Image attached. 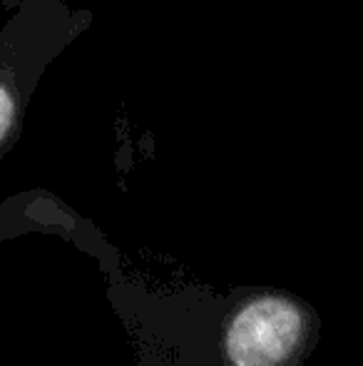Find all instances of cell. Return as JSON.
Instances as JSON below:
<instances>
[{"mask_svg": "<svg viewBox=\"0 0 363 366\" xmlns=\"http://www.w3.org/2000/svg\"><path fill=\"white\" fill-rule=\"evenodd\" d=\"M319 337L314 309L286 292H254L229 312L222 352L229 366H299Z\"/></svg>", "mask_w": 363, "mask_h": 366, "instance_id": "cell-1", "label": "cell"}, {"mask_svg": "<svg viewBox=\"0 0 363 366\" xmlns=\"http://www.w3.org/2000/svg\"><path fill=\"white\" fill-rule=\"evenodd\" d=\"M10 120H13V100H10L8 90L0 87V140H3L5 132H8Z\"/></svg>", "mask_w": 363, "mask_h": 366, "instance_id": "cell-2", "label": "cell"}]
</instances>
